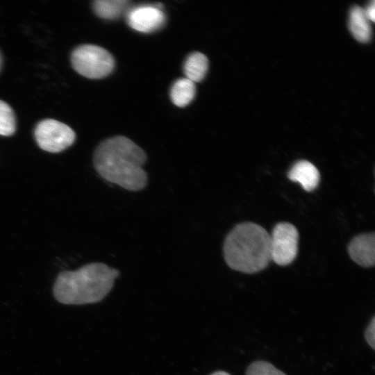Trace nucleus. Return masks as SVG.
I'll return each instance as SVG.
<instances>
[{"mask_svg":"<svg viewBox=\"0 0 375 375\" xmlns=\"http://www.w3.org/2000/svg\"><path fill=\"white\" fill-rule=\"evenodd\" d=\"M146 160L144 150L122 135L101 142L93 157L94 168L103 178L133 192L142 190L147 185L148 177L142 168Z\"/></svg>","mask_w":375,"mask_h":375,"instance_id":"1","label":"nucleus"},{"mask_svg":"<svg viewBox=\"0 0 375 375\" xmlns=\"http://www.w3.org/2000/svg\"><path fill=\"white\" fill-rule=\"evenodd\" d=\"M119 271L101 262L85 265L75 271L60 272L53 285L60 303L70 305L101 301L112 290Z\"/></svg>","mask_w":375,"mask_h":375,"instance_id":"2","label":"nucleus"},{"mask_svg":"<svg viewBox=\"0 0 375 375\" xmlns=\"http://www.w3.org/2000/svg\"><path fill=\"white\" fill-rule=\"evenodd\" d=\"M223 252L231 269L246 274L258 272L272 261L270 235L257 224H239L226 235Z\"/></svg>","mask_w":375,"mask_h":375,"instance_id":"3","label":"nucleus"},{"mask_svg":"<svg viewBox=\"0 0 375 375\" xmlns=\"http://www.w3.org/2000/svg\"><path fill=\"white\" fill-rule=\"evenodd\" d=\"M73 68L81 75L92 79L108 76L113 69L112 56L105 49L94 44H83L72 53Z\"/></svg>","mask_w":375,"mask_h":375,"instance_id":"4","label":"nucleus"},{"mask_svg":"<svg viewBox=\"0 0 375 375\" xmlns=\"http://www.w3.org/2000/svg\"><path fill=\"white\" fill-rule=\"evenodd\" d=\"M34 135L38 146L51 153L65 150L76 138L74 131L69 126L53 119L40 121L35 128Z\"/></svg>","mask_w":375,"mask_h":375,"instance_id":"5","label":"nucleus"},{"mask_svg":"<svg viewBox=\"0 0 375 375\" xmlns=\"http://www.w3.org/2000/svg\"><path fill=\"white\" fill-rule=\"evenodd\" d=\"M298 242L299 233L293 224H277L270 235L271 260L281 266L290 264L297 257Z\"/></svg>","mask_w":375,"mask_h":375,"instance_id":"6","label":"nucleus"},{"mask_svg":"<svg viewBox=\"0 0 375 375\" xmlns=\"http://www.w3.org/2000/svg\"><path fill=\"white\" fill-rule=\"evenodd\" d=\"M126 22L131 28L137 31L151 33L162 27L165 15L160 6L142 5L128 10Z\"/></svg>","mask_w":375,"mask_h":375,"instance_id":"7","label":"nucleus"},{"mask_svg":"<svg viewBox=\"0 0 375 375\" xmlns=\"http://www.w3.org/2000/svg\"><path fill=\"white\" fill-rule=\"evenodd\" d=\"M351 258L363 267L375 264V233H363L353 238L348 246Z\"/></svg>","mask_w":375,"mask_h":375,"instance_id":"8","label":"nucleus"},{"mask_svg":"<svg viewBox=\"0 0 375 375\" xmlns=\"http://www.w3.org/2000/svg\"><path fill=\"white\" fill-rule=\"evenodd\" d=\"M288 176L292 181L300 183L307 192L314 190L320 180L319 170L307 160L297 162L288 172Z\"/></svg>","mask_w":375,"mask_h":375,"instance_id":"9","label":"nucleus"},{"mask_svg":"<svg viewBox=\"0 0 375 375\" xmlns=\"http://www.w3.org/2000/svg\"><path fill=\"white\" fill-rule=\"evenodd\" d=\"M362 8L355 6L351 10L349 26L357 40L365 42L370 39L372 28Z\"/></svg>","mask_w":375,"mask_h":375,"instance_id":"10","label":"nucleus"},{"mask_svg":"<svg viewBox=\"0 0 375 375\" xmlns=\"http://www.w3.org/2000/svg\"><path fill=\"white\" fill-rule=\"evenodd\" d=\"M208 68V58L200 52L190 54L183 65L185 78L194 83L201 81L205 77Z\"/></svg>","mask_w":375,"mask_h":375,"instance_id":"11","label":"nucleus"},{"mask_svg":"<svg viewBox=\"0 0 375 375\" xmlns=\"http://www.w3.org/2000/svg\"><path fill=\"white\" fill-rule=\"evenodd\" d=\"M130 4L126 0H96L93 2L94 12L99 17L115 19L127 10Z\"/></svg>","mask_w":375,"mask_h":375,"instance_id":"12","label":"nucleus"},{"mask_svg":"<svg viewBox=\"0 0 375 375\" xmlns=\"http://www.w3.org/2000/svg\"><path fill=\"white\" fill-rule=\"evenodd\" d=\"M194 83L187 78L176 80L172 86L170 97L174 104L184 107L189 104L195 95Z\"/></svg>","mask_w":375,"mask_h":375,"instance_id":"13","label":"nucleus"},{"mask_svg":"<svg viewBox=\"0 0 375 375\" xmlns=\"http://www.w3.org/2000/svg\"><path fill=\"white\" fill-rule=\"evenodd\" d=\"M16 129V119L12 108L0 99V135H12Z\"/></svg>","mask_w":375,"mask_h":375,"instance_id":"14","label":"nucleus"},{"mask_svg":"<svg viewBox=\"0 0 375 375\" xmlns=\"http://www.w3.org/2000/svg\"><path fill=\"white\" fill-rule=\"evenodd\" d=\"M246 375H286L272 364L262 360L252 362L246 371Z\"/></svg>","mask_w":375,"mask_h":375,"instance_id":"15","label":"nucleus"},{"mask_svg":"<svg viewBox=\"0 0 375 375\" xmlns=\"http://www.w3.org/2000/svg\"><path fill=\"white\" fill-rule=\"evenodd\" d=\"M365 338L368 344L375 349V317H373L371 322L365 331Z\"/></svg>","mask_w":375,"mask_h":375,"instance_id":"16","label":"nucleus"},{"mask_svg":"<svg viewBox=\"0 0 375 375\" xmlns=\"http://www.w3.org/2000/svg\"><path fill=\"white\" fill-rule=\"evenodd\" d=\"M365 10V14L371 22H374L375 18V3L372 1Z\"/></svg>","mask_w":375,"mask_h":375,"instance_id":"17","label":"nucleus"},{"mask_svg":"<svg viewBox=\"0 0 375 375\" xmlns=\"http://www.w3.org/2000/svg\"><path fill=\"white\" fill-rule=\"evenodd\" d=\"M210 375H231V374L224 371H218V372L212 373Z\"/></svg>","mask_w":375,"mask_h":375,"instance_id":"18","label":"nucleus"},{"mask_svg":"<svg viewBox=\"0 0 375 375\" xmlns=\"http://www.w3.org/2000/svg\"><path fill=\"white\" fill-rule=\"evenodd\" d=\"M2 63H3V57H2L1 52L0 51V71L1 69Z\"/></svg>","mask_w":375,"mask_h":375,"instance_id":"19","label":"nucleus"}]
</instances>
